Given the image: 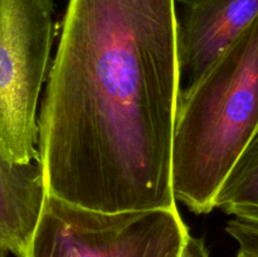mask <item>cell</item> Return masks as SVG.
I'll return each instance as SVG.
<instances>
[{
    "mask_svg": "<svg viewBox=\"0 0 258 257\" xmlns=\"http://www.w3.org/2000/svg\"><path fill=\"white\" fill-rule=\"evenodd\" d=\"M47 78L48 196L103 212L176 208L175 0H70Z\"/></svg>",
    "mask_w": 258,
    "mask_h": 257,
    "instance_id": "cell-1",
    "label": "cell"
},
{
    "mask_svg": "<svg viewBox=\"0 0 258 257\" xmlns=\"http://www.w3.org/2000/svg\"><path fill=\"white\" fill-rule=\"evenodd\" d=\"M258 130V15L197 82L179 91L171 144L175 201L214 209L227 175Z\"/></svg>",
    "mask_w": 258,
    "mask_h": 257,
    "instance_id": "cell-2",
    "label": "cell"
},
{
    "mask_svg": "<svg viewBox=\"0 0 258 257\" xmlns=\"http://www.w3.org/2000/svg\"><path fill=\"white\" fill-rule=\"evenodd\" d=\"M176 208L103 212L47 196L27 257H181Z\"/></svg>",
    "mask_w": 258,
    "mask_h": 257,
    "instance_id": "cell-3",
    "label": "cell"
},
{
    "mask_svg": "<svg viewBox=\"0 0 258 257\" xmlns=\"http://www.w3.org/2000/svg\"><path fill=\"white\" fill-rule=\"evenodd\" d=\"M52 0H0V143L13 160H39L37 107L53 42Z\"/></svg>",
    "mask_w": 258,
    "mask_h": 257,
    "instance_id": "cell-4",
    "label": "cell"
},
{
    "mask_svg": "<svg viewBox=\"0 0 258 257\" xmlns=\"http://www.w3.org/2000/svg\"><path fill=\"white\" fill-rule=\"evenodd\" d=\"M258 15V0H175L179 90L189 87Z\"/></svg>",
    "mask_w": 258,
    "mask_h": 257,
    "instance_id": "cell-5",
    "label": "cell"
},
{
    "mask_svg": "<svg viewBox=\"0 0 258 257\" xmlns=\"http://www.w3.org/2000/svg\"><path fill=\"white\" fill-rule=\"evenodd\" d=\"M39 160L18 163L0 143V247L15 257H27L45 198Z\"/></svg>",
    "mask_w": 258,
    "mask_h": 257,
    "instance_id": "cell-6",
    "label": "cell"
},
{
    "mask_svg": "<svg viewBox=\"0 0 258 257\" xmlns=\"http://www.w3.org/2000/svg\"><path fill=\"white\" fill-rule=\"evenodd\" d=\"M214 208L258 224V130L219 188Z\"/></svg>",
    "mask_w": 258,
    "mask_h": 257,
    "instance_id": "cell-7",
    "label": "cell"
},
{
    "mask_svg": "<svg viewBox=\"0 0 258 257\" xmlns=\"http://www.w3.org/2000/svg\"><path fill=\"white\" fill-rule=\"evenodd\" d=\"M226 231L239 244V251L258 257V224L234 218L228 222Z\"/></svg>",
    "mask_w": 258,
    "mask_h": 257,
    "instance_id": "cell-8",
    "label": "cell"
},
{
    "mask_svg": "<svg viewBox=\"0 0 258 257\" xmlns=\"http://www.w3.org/2000/svg\"><path fill=\"white\" fill-rule=\"evenodd\" d=\"M181 257H209L204 239L189 236L185 242V246H184Z\"/></svg>",
    "mask_w": 258,
    "mask_h": 257,
    "instance_id": "cell-9",
    "label": "cell"
},
{
    "mask_svg": "<svg viewBox=\"0 0 258 257\" xmlns=\"http://www.w3.org/2000/svg\"><path fill=\"white\" fill-rule=\"evenodd\" d=\"M237 257H257V256H253V254L246 253V252H243V251H239L238 254H237Z\"/></svg>",
    "mask_w": 258,
    "mask_h": 257,
    "instance_id": "cell-10",
    "label": "cell"
},
{
    "mask_svg": "<svg viewBox=\"0 0 258 257\" xmlns=\"http://www.w3.org/2000/svg\"><path fill=\"white\" fill-rule=\"evenodd\" d=\"M7 253H8V252L4 251V249L0 247V257H7Z\"/></svg>",
    "mask_w": 258,
    "mask_h": 257,
    "instance_id": "cell-11",
    "label": "cell"
}]
</instances>
